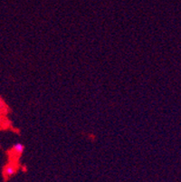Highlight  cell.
<instances>
[{
    "instance_id": "6da1fadb",
    "label": "cell",
    "mask_w": 181,
    "mask_h": 182,
    "mask_svg": "<svg viewBox=\"0 0 181 182\" xmlns=\"http://www.w3.org/2000/svg\"><path fill=\"white\" fill-rule=\"evenodd\" d=\"M16 168L14 165H7L5 168V174L7 177H10V176L14 175L16 173Z\"/></svg>"
},
{
    "instance_id": "7a4b0ae2",
    "label": "cell",
    "mask_w": 181,
    "mask_h": 182,
    "mask_svg": "<svg viewBox=\"0 0 181 182\" xmlns=\"http://www.w3.org/2000/svg\"><path fill=\"white\" fill-rule=\"evenodd\" d=\"M24 150H25V147L22 143H16L14 145L13 147V151L17 154V155H21L23 152H24Z\"/></svg>"
}]
</instances>
